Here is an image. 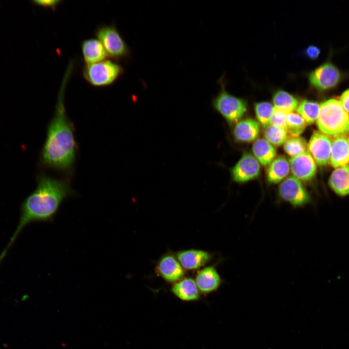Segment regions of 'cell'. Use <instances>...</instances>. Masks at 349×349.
Masks as SVG:
<instances>
[{
  "mask_svg": "<svg viewBox=\"0 0 349 349\" xmlns=\"http://www.w3.org/2000/svg\"><path fill=\"white\" fill-rule=\"evenodd\" d=\"M348 142H349V137H348Z\"/></svg>",
  "mask_w": 349,
  "mask_h": 349,
  "instance_id": "32",
  "label": "cell"
},
{
  "mask_svg": "<svg viewBox=\"0 0 349 349\" xmlns=\"http://www.w3.org/2000/svg\"><path fill=\"white\" fill-rule=\"evenodd\" d=\"M265 139L273 146H280L284 144L287 138L285 128L270 124L264 128Z\"/></svg>",
  "mask_w": 349,
  "mask_h": 349,
  "instance_id": "24",
  "label": "cell"
},
{
  "mask_svg": "<svg viewBox=\"0 0 349 349\" xmlns=\"http://www.w3.org/2000/svg\"><path fill=\"white\" fill-rule=\"evenodd\" d=\"M194 280L200 293L204 295L217 291L222 283L221 277L213 265L199 270Z\"/></svg>",
  "mask_w": 349,
  "mask_h": 349,
  "instance_id": "14",
  "label": "cell"
},
{
  "mask_svg": "<svg viewBox=\"0 0 349 349\" xmlns=\"http://www.w3.org/2000/svg\"><path fill=\"white\" fill-rule=\"evenodd\" d=\"M320 48L316 46H309L305 50V53L310 59H315L318 57L320 54Z\"/></svg>",
  "mask_w": 349,
  "mask_h": 349,
  "instance_id": "30",
  "label": "cell"
},
{
  "mask_svg": "<svg viewBox=\"0 0 349 349\" xmlns=\"http://www.w3.org/2000/svg\"><path fill=\"white\" fill-rule=\"evenodd\" d=\"M278 194L281 198L294 207L302 206L310 201V197L301 181L293 176L285 179L280 185Z\"/></svg>",
  "mask_w": 349,
  "mask_h": 349,
  "instance_id": "7",
  "label": "cell"
},
{
  "mask_svg": "<svg viewBox=\"0 0 349 349\" xmlns=\"http://www.w3.org/2000/svg\"><path fill=\"white\" fill-rule=\"evenodd\" d=\"M332 140L330 137L320 131H315L307 144L309 153L319 165L330 163Z\"/></svg>",
  "mask_w": 349,
  "mask_h": 349,
  "instance_id": "8",
  "label": "cell"
},
{
  "mask_svg": "<svg viewBox=\"0 0 349 349\" xmlns=\"http://www.w3.org/2000/svg\"><path fill=\"white\" fill-rule=\"evenodd\" d=\"M175 256L184 270H191L204 267L211 260L212 255L206 251L190 249L177 252Z\"/></svg>",
  "mask_w": 349,
  "mask_h": 349,
  "instance_id": "13",
  "label": "cell"
},
{
  "mask_svg": "<svg viewBox=\"0 0 349 349\" xmlns=\"http://www.w3.org/2000/svg\"><path fill=\"white\" fill-rule=\"evenodd\" d=\"M306 123L298 113L289 112L287 116L286 129L290 136L297 137L304 131Z\"/></svg>",
  "mask_w": 349,
  "mask_h": 349,
  "instance_id": "25",
  "label": "cell"
},
{
  "mask_svg": "<svg viewBox=\"0 0 349 349\" xmlns=\"http://www.w3.org/2000/svg\"><path fill=\"white\" fill-rule=\"evenodd\" d=\"M289 163L283 156L278 157L269 165L267 171V178L270 183H277L282 181L289 174Z\"/></svg>",
  "mask_w": 349,
  "mask_h": 349,
  "instance_id": "21",
  "label": "cell"
},
{
  "mask_svg": "<svg viewBox=\"0 0 349 349\" xmlns=\"http://www.w3.org/2000/svg\"><path fill=\"white\" fill-rule=\"evenodd\" d=\"M156 271L165 281L173 284L183 278L185 273L176 256L171 253L160 257L157 264Z\"/></svg>",
  "mask_w": 349,
  "mask_h": 349,
  "instance_id": "11",
  "label": "cell"
},
{
  "mask_svg": "<svg viewBox=\"0 0 349 349\" xmlns=\"http://www.w3.org/2000/svg\"><path fill=\"white\" fill-rule=\"evenodd\" d=\"M33 2L36 4L54 10L61 1L60 0H34Z\"/></svg>",
  "mask_w": 349,
  "mask_h": 349,
  "instance_id": "29",
  "label": "cell"
},
{
  "mask_svg": "<svg viewBox=\"0 0 349 349\" xmlns=\"http://www.w3.org/2000/svg\"><path fill=\"white\" fill-rule=\"evenodd\" d=\"M329 183L337 194L345 196L349 194V164L335 168L330 177Z\"/></svg>",
  "mask_w": 349,
  "mask_h": 349,
  "instance_id": "19",
  "label": "cell"
},
{
  "mask_svg": "<svg viewBox=\"0 0 349 349\" xmlns=\"http://www.w3.org/2000/svg\"><path fill=\"white\" fill-rule=\"evenodd\" d=\"M274 107L288 113L296 110L299 105L298 100L289 93L283 90L278 91L273 96Z\"/></svg>",
  "mask_w": 349,
  "mask_h": 349,
  "instance_id": "22",
  "label": "cell"
},
{
  "mask_svg": "<svg viewBox=\"0 0 349 349\" xmlns=\"http://www.w3.org/2000/svg\"><path fill=\"white\" fill-rule=\"evenodd\" d=\"M260 130L259 123L252 118H247L237 122L234 127L233 135L235 139L242 142L255 141Z\"/></svg>",
  "mask_w": 349,
  "mask_h": 349,
  "instance_id": "17",
  "label": "cell"
},
{
  "mask_svg": "<svg viewBox=\"0 0 349 349\" xmlns=\"http://www.w3.org/2000/svg\"><path fill=\"white\" fill-rule=\"evenodd\" d=\"M95 34L102 44L107 55L119 60L130 55V49L114 25H102L97 28Z\"/></svg>",
  "mask_w": 349,
  "mask_h": 349,
  "instance_id": "5",
  "label": "cell"
},
{
  "mask_svg": "<svg viewBox=\"0 0 349 349\" xmlns=\"http://www.w3.org/2000/svg\"><path fill=\"white\" fill-rule=\"evenodd\" d=\"M260 172L259 161L254 155L245 153L231 170L233 180L244 183L257 177Z\"/></svg>",
  "mask_w": 349,
  "mask_h": 349,
  "instance_id": "9",
  "label": "cell"
},
{
  "mask_svg": "<svg viewBox=\"0 0 349 349\" xmlns=\"http://www.w3.org/2000/svg\"><path fill=\"white\" fill-rule=\"evenodd\" d=\"M307 145L305 140L299 136L287 138L284 143V149L289 156L294 157L306 151Z\"/></svg>",
  "mask_w": 349,
  "mask_h": 349,
  "instance_id": "26",
  "label": "cell"
},
{
  "mask_svg": "<svg viewBox=\"0 0 349 349\" xmlns=\"http://www.w3.org/2000/svg\"><path fill=\"white\" fill-rule=\"evenodd\" d=\"M274 107L268 102H261L255 104V112L258 123L264 128L270 125Z\"/></svg>",
  "mask_w": 349,
  "mask_h": 349,
  "instance_id": "27",
  "label": "cell"
},
{
  "mask_svg": "<svg viewBox=\"0 0 349 349\" xmlns=\"http://www.w3.org/2000/svg\"><path fill=\"white\" fill-rule=\"evenodd\" d=\"M81 50L86 64L93 63L106 60L107 54L100 41L91 38L81 43Z\"/></svg>",
  "mask_w": 349,
  "mask_h": 349,
  "instance_id": "18",
  "label": "cell"
},
{
  "mask_svg": "<svg viewBox=\"0 0 349 349\" xmlns=\"http://www.w3.org/2000/svg\"><path fill=\"white\" fill-rule=\"evenodd\" d=\"M74 194L67 180L53 178L45 174L40 175L36 188L21 205L18 224L0 254V264L27 225L36 222H53L62 203Z\"/></svg>",
  "mask_w": 349,
  "mask_h": 349,
  "instance_id": "1",
  "label": "cell"
},
{
  "mask_svg": "<svg viewBox=\"0 0 349 349\" xmlns=\"http://www.w3.org/2000/svg\"><path fill=\"white\" fill-rule=\"evenodd\" d=\"M297 111L306 124H312L318 118L320 105L315 102L303 100L299 104Z\"/></svg>",
  "mask_w": 349,
  "mask_h": 349,
  "instance_id": "23",
  "label": "cell"
},
{
  "mask_svg": "<svg viewBox=\"0 0 349 349\" xmlns=\"http://www.w3.org/2000/svg\"><path fill=\"white\" fill-rule=\"evenodd\" d=\"M319 131L333 138L349 133V114L339 100L332 98L320 105L317 120Z\"/></svg>",
  "mask_w": 349,
  "mask_h": 349,
  "instance_id": "3",
  "label": "cell"
},
{
  "mask_svg": "<svg viewBox=\"0 0 349 349\" xmlns=\"http://www.w3.org/2000/svg\"><path fill=\"white\" fill-rule=\"evenodd\" d=\"M339 101L344 110L349 114V89L342 94Z\"/></svg>",
  "mask_w": 349,
  "mask_h": 349,
  "instance_id": "31",
  "label": "cell"
},
{
  "mask_svg": "<svg viewBox=\"0 0 349 349\" xmlns=\"http://www.w3.org/2000/svg\"><path fill=\"white\" fill-rule=\"evenodd\" d=\"M214 109L229 123L238 122L247 110L245 101L229 94L224 88L213 98Z\"/></svg>",
  "mask_w": 349,
  "mask_h": 349,
  "instance_id": "6",
  "label": "cell"
},
{
  "mask_svg": "<svg viewBox=\"0 0 349 349\" xmlns=\"http://www.w3.org/2000/svg\"><path fill=\"white\" fill-rule=\"evenodd\" d=\"M341 79L339 69L331 63L321 65L309 76L310 83L320 90H327L335 86Z\"/></svg>",
  "mask_w": 349,
  "mask_h": 349,
  "instance_id": "10",
  "label": "cell"
},
{
  "mask_svg": "<svg viewBox=\"0 0 349 349\" xmlns=\"http://www.w3.org/2000/svg\"><path fill=\"white\" fill-rule=\"evenodd\" d=\"M288 113L285 111L274 108L270 124L286 128V119Z\"/></svg>",
  "mask_w": 349,
  "mask_h": 349,
  "instance_id": "28",
  "label": "cell"
},
{
  "mask_svg": "<svg viewBox=\"0 0 349 349\" xmlns=\"http://www.w3.org/2000/svg\"><path fill=\"white\" fill-rule=\"evenodd\" d=\"M330 163L335 168L349 165V143L345 136L333 138Z\"/></svg>",
  "mask_w": 349,
  "mask_h": 349,
  "instance_id": "16",
  "label": "cell"
},
{
  "mask_svg": "<svg viewBox=\"0 0 349 349\" xmlns=\"http://www.w3.org/2000/svg\"><path fill=\"white\" fill-rule=\"evenodd\" d=\"M289 163L293 176L301 181L310 180L316 173V163L307 151L291 157Z\"/></svg>",
  "mask_w": 349,
  "mask_h": 349,
  "instance_id": "12",
  "label": "cell"
},
{
  "mask_svg": "<svg viewBox=\"0 0 349 349\" xmlns=\"http://www.w3.org/2000/svg\"><path fill=\"white\" fill-rule=\"evenodd\" d=\"M171 291L175 297L184 301H196L200 297V292L195 280L190 277H183L173 284Z\"/></svg>",
  "mask_w": 349,
  "mask_h": 349,
  "instance_id": "15",
  "label": "cell"
},
{
  "mask_svg": "<svg viewBox=\"0 0 349 349\" xmlns=\"http://www.w3.org/2000/svg\"><path fill=\"white\" fill-rule=\"evenodd\" d=\"M252 151L254 157L265 166L269 165L276 156V150L273 146L263 138L254 141Z\"/></svg>",
  "mask_w": 349,
  "mask_h": 349,
  "instance_id": "20",
  "label": "cell"
},
{
  "mask_svg": "<svg viewBox=\"0 0 349 349\" xmlns=\"http://www.w3.org/2000/svg\"><path fill=\"white\" fill-rule=\"evenodd\" d=\"M73 68L72 65L68 66L63 78L41 155L44 166L63 173L73 170L78 147L74 125L67 115L64 103L65 88Z\"/></svg>",
  "mask_w": 349,
  "mask_h": 349,
  "instance_id": "2",
  "label": "cell"
},
{
  "mask_svg": "<svg viewBox=\"0 0 349 349\" xmlns=\"http://www.w3.org/2000/svg\"><path fill=\"white\" fill-rule=\"evenodd\" d=\"M123 73L122 66L110 60L86 64L83 68V75L86 80L95 87L109 86Z\"/></svg>",
  "mask_w": 349,
  "mask_h": 349,
  "instance_id": "4",
  "label": "cell"
}]
</instances>
